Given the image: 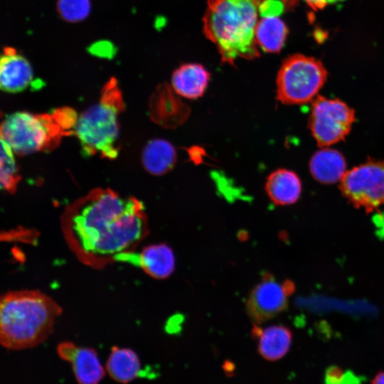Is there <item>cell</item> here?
Segmentation results:
<instances>
[{
	"mask_svg": "<svg viewBox=\"0 0 384 384\" xmlns=\"http://www.w3.org/2000/svg\"><path fill=\"white\" fill-rule=\"evenodd\" d=\"M61 229L78 260L95 269L133 252L149 232L147 215L139 200L100 188L65 208Z\"/></svg>",
	"mask_w": 384,
	"mask_h": 384,
	"instance_id": "1",
	"label": "cell"
},
{
	"mask_svg": "<svg viewBox=\"0 0 384 384\" xmlns=\"http://www.w3.org/2000/svg\"><path fill=\"white\" fill-rule=\"evenodd\" d=\"M61 306L38 290L9 291L0 300V340L11 350L35 347L51 334Z\"/></svg>",
	"mask_w": 384,
	"mask_h": 384,
	"instance_id": "2",
	"label": "cell"
},
{
	"mask_svg": "<svg viewBox=\"0 0 384 384\" xmlns=\"http://www.w3.org/2000/svg\"><path fill=\"white\" fill-rule=\"evenodd\" d=\"M263 0H208L203 17L206 36L215 46L223 63L260 56L255 38Z\"/></svg>",
	"mask_w": 384,
	"mask_h": 384,
	"instance_id": "3",
	"label": "cell"
},
{
	"mask_svg": "<svg viewBox=\"0 0 384 384\" xmlns=\"http://www.w3.org/2000/svg\"><path fill=\"white\" fill-rule=\"evenodd\" d=\"M78 119L71 108L47 114L17 112L6 115L1 125V139L19 156L55 148L65 136L74 134Z\"/></svg>",
	"mask_w": 384,
	"mask_h": 384,
	"instance_id": "4",
	"label": "cell"
},
{
	"mask_svg": "<svg viewBox=\"0 0 384 384\" xmlns=\"http://www.w3.org/2000/svg\"><path fill=\"white\" fill-rule=\"evenodd\" d=\"M124 104L115 78L104 85L99 101L85 110L74 128L85 156L115 159L119 153V114Z\"/></svg>",
	"mask_w": 384,
	"mask_h": 384,
	"instance_id": "5",
	"label": "cell"
},
{
	"mask_svg": "<svg viewBox=\"0 0 384 384\" xmlns=\"http://www.w3.org/2000/svg\"><path fill=\"white\" fill-rule=\"evenodd\" d=\"M323 63L315 58L294 54L284 59L276 79V97L284 105L312 102L327 79Z\"/></svg>",
	"mask_w": 384,
	"mask_h": 384,
	"instance_id": "6",
	"label": "cell"
},
{
	"mask_svg": "<svg viewBox=\"0 0 384 384\" xmlns=\"http://www.w3.org/2000/svg\"><path fill=\"white\" fill-rule=\"evenodd\" d=\"M356 119L353 109L337 98L317 96L312 102L309 129L321 147L343 141Z\"/></svg>",
	"mask_w": 384,
	"mask_h": 384,
	"instance_id": "7",
	"label": "cell"
},
{
	"mask_svg": "<svg viewBox=\"0 0 384 384\" xmlns=\"http://www.w3.org/2000/svg\"><path fill=\"white\" fill-rule=\"evenodd\" d=\"M342 195L370 213L384 205V160L370 159L347 170L340 181Z\"/></svg>",
	"mask_w": 384,
	"mask_h": 384,
	"instance_id": "8",
	"label": "cell"
},
{
	"mask_svg": "<svg viewBox=\"0 0 384 384\" xmlns=\"http://www.w3.org/2000/svg\"><path fill=\"white\" fill-rule=\"evenodd\" d=\"M294 285L286 280L279 283L270 273H263L262 279L251 290L245 303V310L256 324L264 323L283 311Z\"/></svg>",
	"mask_w": 384,
	"mask_h": 384,
	"instance_id": "9",
	"label": "cell"
},
{
	"mask_svg": "<svg viewBox=\"0 0 384 384\" xmlns=\"http://www.w3.org/2000/svg\"><path fill=\"white\" fill-rule=\"evenodd\" d=\"M57 353L61 359L72 364L78 384H99L103 378L105 369L94 348L63 341L58 344Z\"/></svg>",
	"mask_w": 384,
	"mask_h": 384,
	"instance_id": "10",
	"label": "cell"
},
{
	"mask_svg": "<svg viewBox=\"0 0 384 384\" xmlns=\"http://www.w3.org/2000/svg\"><path fill=\"white\" fill-rule=\"evenodd\" d=\"M33 80L32 67L28 60L13 47L4 48L0 61V86L6 92L26 90Z\"/></svg>",
	"mask_w": 384,
	"mask_h": 384,
	"instance_id": "11",
	"label": "cell"
},
{
	"mask_svg": "<svg viewBox=\"0 0 384 384\" xmlns=\"http://www.w3.org/2000/svg\"><path fill=\"white\" fill-rule=\"evenodd\" d=\"M126 261L139 266L145 273L156 279L169 277L176 266L173 250L166 243L146 246L137 255L133 252L127 255Z\"/></svg>",
	"mask_w": 384,
	"mask_h": 384,
	"instance_id": "12",
	"label": "cell"
},
{
	"mask_svg": "<svg viewBox=\"0 0 384 384\" xmlns=\"http://www.w3.org/2000/svg\"><path fill=\"white\" fill-rule=\"evenodd\" d=\"M210 73L201 64L185 63L171 75V88L179 96L197 99L204 94L210 81Z\"/></svg>",
	"mask_w": 384,
	"mask_h": 384,
	"instance_id": "13",
	"label": "cell"
},
{
	"mask_svg": "<svg viewBox=\"0 0 384 384\" xmlns=\"http://www.w3.org/2000/svg\"><path fill=\"white\" fill-rule=\"evenodd\" d=\"M251 335L258 340V353L267 361H274L284 357L292 343L290 330L281 325L262 329L256 324L252 329Z\"/></svg>",
	"mask_w": 384,
	"mask_h": 384,
	"instance_id": "14",
	"label": "cell"
},
{
	"mask_svg": "<svg viewBox=\"0 0 384 384\" xmlns=\"http://www.w3.org/2000/svg\"><path fill=\"white\" fill-rule=\"evenodd\" d=\"M269 198L278 206L296 203L302 192V183L298 175L286 169H279L272 172L265 186Z\"/></svg>",
	"mask_w": 384,
	"mask_h": 384,
	"instance_id": "15",
	"label": "cell"
},
{
	"mask_svg": "<svg viewBox=\"0 0 384 384\" xmlns=\"http://www.w3.org/2000/svg\"><path fill=\"white\" fill-rule=\"evenodd\" d=\"M312 177L324 184L340 182L346 170V162L343 154L329 147H322L314 153L309 161Z\"/></svg>",
	"mask_w": 384,
	"mask_h": 384,
	"instance_id": "16",
	"label": "cell"
},
{
	"mask_svg": "<svg viewBox=\"0 0 384 384\" xmlns=\"http://www.w3.org/2000/svg\"><path fill=\"white\" fill-rule=\"evenodd\" d=\"M142 160L146 171L151 175L161 176L174 168L176 161V151L168 141L155 139L144 146Z\"/></svg>",
	"mask_w": 384,
	"mask_h": 384,
	"instance_id": "17",
	"label": "cell"
},
{
	"mask_svg": "<svg viewBox=\"0 0 384 384\" xmlns=\"http://www.w3.org/2000/svg\"><path fill=\"white\" fill-rule=\"evenodd\" d=\"M109 375L115 381L126 384L142 374L137 354L127 348L114 346L106 363Z\"/></svg>",
	"mask_w": 384,
	"mask_h": 384,
	"instance_id": "18",
	"label": "cell"
},
{
	"mask_svg": "<svg viewBox=\"0 0 384 384\" xmlns=\"http://www.w3.org/2000/svg\"><path fill=\"white\" fill-rule=\"evenodd\" d=\"M287 33L288 28L279 16H263L259 19L255 29L257 46L267 53L279 52L284 45Z\"/></svg>",
	"mask_w": 384,
	"mask_h": 384,
	"instance_id": "19",
	"label": "cell"
},
{
	"mask_svg": "<svg viewBox=\"0 0 384 384\" xmlns=\"http://www.w3.org/2000/svg\"><path fill=\"white\" fill-rule=\"evenodd\" d=\"M20 179L14 152L8 144L1 139V188L9 193H14Z\"/></svg>",
	"mask_w": 384,
	"mask_h": 384,
	"instance_id": "20",
	"label": "cell"
},
{
	"mask_svg": "<svg viewBox=\"0 0 384 384\" xmlns=\"http://www.w3.org/2000/svg\"><path fill=\"white\" fill-rule=\"evenodd\" d=\"M56 9L59 16L69 23L85 20L90 14V0H58Z\"/></svg>",
	"mask_w": 384,
	"mask_h": 384,
	"instance_id": "21",
	"label": "cell"
},
{
	"mask_svg": "<svg viewBox=\"0 0 384 384\" xmlns=\"http://www.w3.org/2000/svg\"><path fill=\"white\" fill-rule=\"evenodd\" d=\"M354 376L336 366H330L325 373V384H353Z\"/></svg>",
	"mask_w": 384,
	"mask_h": 384,
	"instance_id": "22",
	"label": "cell"
},
{
	"mask_svg": "<svg viewBox=\"0 0 384 384\" xmlns=\"http://www.w3.org/2000/svg\"><path fill=\"white\" fill-rule=\"evenodd\" d=\"M307 6L314 11L324 9L325 6L343 0H303Z\"/></svg>",
	"mask_w": 384,
	"mask_h": 384,
	"instance_id": "23",
	"label": "cell"
},
{
	"mask_svg": "<svg viewBox=\"0 0 384 384\" xmlns=\"http://www.w3.org/2000/svg\"><path fill=\"white\" fill-rule=\"evenodd\" d=\"M371 384H384V371L378 373L372 380Z\"/></svg>",
	"mask_w": 384,
	"mask_h": 384,
	"instance_id": "24",
	"label": "cell"
},
{
	"mask_svg": "<svg viewBox=\"0 0 384 384\" xmlns=\"http://www.w3.org/2000/svg\"><path fill=\"white\" fill-rule=\"evenodd\" d=\"M223 368L228 375H233L234 371V365L229 361H226L223 365Z\"/></svg>",
	"mask_w": 384,
	"mask_h": 384,
	"instance_id": "25",
	"label": "cell"
}]
</instances>
